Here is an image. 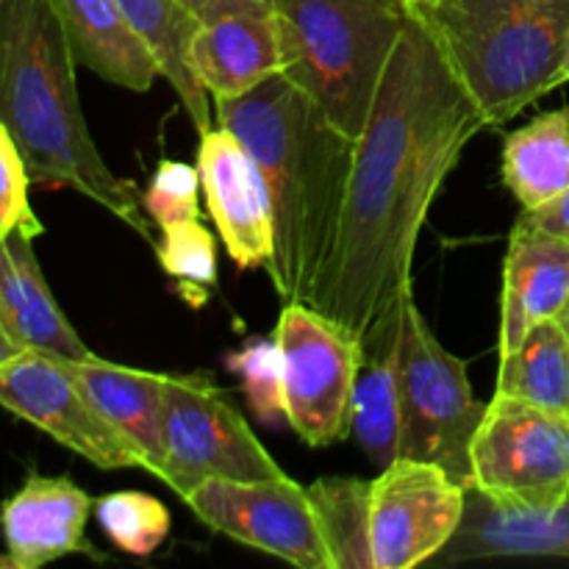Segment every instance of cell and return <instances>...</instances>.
Returning <instances> with one entry per match:
<instances>
[{"label": "cell", "mask_w": 569, "mask_h": 569, "mask_svg": "<svg viewBox=\"0 0 569 569\" xmlns=\"http://www.w3.org/2000/svg\"><path fill=\"white\" fill-rule=\"evenodd\" d=\"M0 409L31 422L100 470H144L139 450L100 415L64 359L20 350L3 361Z\"/></svg>", "instance_id": "30bf717a"}, {"label": "cell", "mask_w": 569, "mask_h": 569, "mask_svg": "<svg viewBox=\"0 0 569 569\" xmlns=\"http://www.w3.org/2000/svg\"><path fill=\"white\" fill-rule=\"evenodd\" d=\"M189 11L200 20L231 14V11H259L270 9V0H181Z\"/></svg>", "instance_id": "1f68e13d"}, {"label": "cell", "mask_w": 569, "mask_h": 569, "mask_svg": "<svg viewBox=\"0 0 569 569\" xmlns=\"http://www.w3.org/2000/svg\"><path fill=\"white\" fill-rule=\"evenodd\" d=\"M283 76L345 137L359 139L409 11L400 0H270Z\"/></svg>", "instance_id": "5b68a950"}, {"label": "cell", "mask_w": 569, "mask_h": 569, "mask_svg": "<svg viewBox=\"0 0 569 569\" xmlns=\"http://www.w3.org/2000/svg\"><path fill=\"white\" fill-rule=\"evenodd\" d=\"M495 556H556L569 559V495L545 511L498 506L467 487V511L453 542L433 561L459 565Z\"/></svg>", "instance_id": "d6986e66"}, {"label": "cell", "mask_w": 569, "mask_h": 569, "mask_svg": "<svg viewBox=\"0 0 569 569\" xmlns=\"http://www.w3.org/2000/svg\"><path fill=\"white\" fill-rule=\"evenodd\" d=\"M500 176L522 211L569 189V103L542 111L503 139Z\"/></svg>", "instance_id": "603a6c76"}, {"label": "cell", "mask_w": 569, "mask_h": 569, "mask_svg": "<svg viewBox=\"0 0 569 569\" xmlns=\"http://www.w3.org/2000/svg\"><path fill=\"white\" fill-rule=\"evenodd\" d=\"M31 183L26 159H22L6 122L0 120V237L26 233V237L37 239L44 231L39 217L33 214L31 200H28Z\"/></svg>", "instance_id": "f546056e"}, {"label": "cell", "mask_w": 569, "mask_h": 569, "mask_svg": "<svg viewBox=\"0 0 569 569\" xmlns=\"http://www.w3.org/2000/svg\"><path fill=\"white\" fill-rule=\"evenodd\" d=\"M470 459V487L492 503L553 509L569 495V415L495 392Z\"/></svg>", "instance_id": "52a82bcc"}, {"label": "cell", "mask_w": 569, "mask_h": 569, "mask_svg": "<svg viewBox=\"0 0 569 569\" xmlns=\"http://www.w3.org/2000/svg\"><path fill=\"white\" fill-rule=\"evenodd\" d=\"M569 300V242L517 217L509 233L500 292V356L511 353L533 326L556 320Z\"/></svg>", "instance_id": "2e32d148"}, {"label": "cell", "mask_w": 569, "mask_h": 569, "mask_svg": "<svg viewBox=\"0 0 569 569\" xmlns=\"http://www.w3.org/2000/svg\"><path fill=\"white\" fill-rule=\"evenodd\" d=\"M283 361L287 422L309 448H331L350 433L361 342L306 303H283L276 322Z\"/></svg>", "instance_id": "9c48e42d"}, {"label": "cell", "mask_w": 569, "mask_h": 569, "mask_svg": "<svg viewBox=\"0 0 569 569\" xmlns=\"http://www.w3.org/2000/svg\"><path fill=\"white\" fill-rule=\"evenodd\" d=\"M0 120L33 183L72 189L156 244L137 187L109 170L89 133L76 59L48 0H9L0 9Z\"/></svg>", "instance_id": "3957f363"}, {"label": "cell", "mask_w": 569, "mask_h": 569, "mask_svg": "<svg viewBox=\"0 0 569 569\" xmlns=\"http://www.w3.org/2000/svg\"><path fill=\"white\" fill-rule=\"evenodd\" d=\"M370 487L365 478H320L306 489L331 569H376L370 545Z\"/></svg>", "instance_id": "d4e9b609"}, {"label": "cell", "mask_w": 569, "mask_h": 569, "mask_svg": "<svg viewBox=\"0 0 569 569\" xmlns=\"http://www.w3.org/2000/svg\"><path fill=\"white\" fill-rule=\"evenodd\" d=\"M200 172L183 161L161 159L142 192V209L156 228L176 226L183 220H200Z\"/></svg>", "instance_id": "f1b7e54d"}, {"label": "cell", "mask_w": 569, "mask_h": 569, "mask_svg": "<svg viewBox=\"0 0 569 569\" xmlns=\"http://www.w3.org/2000/svg\"><path fill=\"white\" fill-rule=\"evenodd\" d=\"M565 78L569 83V33H567V56H565Z\"/></svg>", "instance_id": "8d00e7d4"}, {"label": "cell", "mask_w": 569, "mask_h": 569, "mask_svg": "<svg viewBox=\"0 0 569 569\" xmlns=\"http://www.w3.org/2000/svg\"><path fill=\"white\" fill-rule=\"evenodd\" d=\"M161 270L181 283L183 298L192 306H203L206 289L217 283L214 237L200 220H183L161 228V239L153 244Z\"/></svg>", "instance_id": "4316f807"}, {"label": "cell", "mask_w": 569, "mask_h": 569, "mask_svg": "<svg viewBox=\"0 0 569 569\" xmlns=\"http://www.w3.org/2000/svg\"><path fill=\"white\" fill-rule=\"evenodd\" d=\"M214 114L253 153L270 192L276 250L267 276L283 303L309 306L337 237L356 139L283 72L242 98L217 100Z\"/></svg>", "instance_id": "7a4b0ae2"}, {"label": "cell", "mask_w": 569, "mask_h": 569, "mask_svg": "<svg viewBox=\"0 0 569 569\" xmlns=\"http://www.w3.org/2000/svg\"><path fill=\"white\" fill-rule=\"evenodd\" d=\"M0 322L22 350L64 361L94 356L56 303L26 233L0 237Z\"/></svg>", "instance_id": "e0dca14e"}, {"label": "cell", "mask_w": 569, "mask_h": 569, "mask_svg": "<svg viewBox=\"0 0 569 569\" xmlns=\"http://www.w3.org/2000/svg\"><path fill=\"white\" fill-rule=\"evenodd\" d=\"M200 189L217 233L239 270H259L272 261V206L261 167L242 139L214 122L200 133Z\"/></svg>", "instance_id": "4fadbf2b"}, {"label": "cell", "mask_w": 569, "mask_h": 569, "mask_svg": "<svg viewBox=\"0 0 569 569\" xmlns=\"http://www.w3.org/2000/svg\"><path fill=\"white\" fill-rule=\"evenodd\" d=\"M94 500L67 476L28 472L0 503V537L17 569H39L64 556H94L87 520Z\"/></svg>", "instance_id": "5bb4252c"}, {"label": "cell", "mask_w": 569, "mask_h": 569, "mask_svg": "<svg viewBox=\"0 0 569 569\" xmlns=\"http://www.w3.org/2000/svg\"><path fill=\"white\" fill-rule=\"evenodd\" d=\"M67 365L100 415L139 450L144 472L159 478L164 470V395L170 376L114 365L100 356Z\"/></svg>", "instance_id": "44dd1931"}, {"label": "cell", "mask_w": 569, "mask_h": 569, "mask_svg": "<svg viewBox=\"0 0 569 569\" xmlns=\"http://www.w3.org/2000/svg\"><path fill=\"white\" fill-rule=\"evenodd\" d=\"M400 3H403L406 11H409V14H411V11H415L420 3H426V0H400Z\"/></svg>", "instance_id": "d590c367"}, {"label": "cell", "mask_w": 569, "mask_h": 569, "mask_svg": "<svg viewBox=\"0 0 569 569\" xmlns=\"http://www.w3.org/2000/svg\"><path fill=\"white\" fill-rule=\"evenodd\" d=\"M76 64L131 92H148L161 78L159 61L114 0H48Z\"/></svg>", "instance_id": "ffe728a7"}, {"label": "cell", "mask_w": 569, "mask_h": 569, "mask_svg": "<svg viewBox=\"0 0 569 569\" xmlns=\"http://www.w3.org/2000/svg\"><path fill=\"white\" fill-rule=\"evenodd\" d=\"M189 67L214 103L253 92L283 72L281 33L272 11H231L200 20L189 39Z\"/></svg>", "instance_id": "9a60e30c"}, {"label": "cell", "mask_w": 569, "mask_h": 569, "mask_svg": "<svg viewBox=\"0 0 569 569\" xmlns=\"http://www.w3.org/2000/svg\"><path fill=\"white\" fill-rule=\"evenodd\" d=\"M6 3H9V0H0V9H3V6H6Z\"/></svg>", "instance_id": "74e56055"}, {"label": "cell", "mask_w": 569, "mask_h": 569, "mask_svg": "<svg viewBox=\"0 0 569 569\" xmlns=\"http://www.w3.org/2000/svg\"><path fill=\"white\" fill-rule=\"evenodd\" d=\"M20 350H22L20 345L9 337V331H6L3 322H0V365H3V361H9L11 356L20 353Z\"/></svg>", "instance_id": "d6a6232c"}, {"label": "cell", "mask_w": 569, "mask_h": 569, "mask_svg": "<svg viewBox=\"0 0 569 569\" xmlns=\"http://www.w3.org/2000/svg\"><path fill=\"white\" fill-rule=\"evenodd\" d=\"M94 517L109 542L128 556H150L170 537V511L144 492H109L94 500Z\"/></svg>", "instance_id": "484cf974"}, {"label": "cell", "mask_w": 569, "mask_h": 569, "mask_svg": "<svg viewBox=\"0 0 569 569\" xmlns=\"http://www.w3.org/2000/svg\"><path fill=\"white\" fill-rule=\"evenodd\" d=\"M400 392L398 456L439 465L470 487L472 437L487 406L478 403L465 361L439 342L415 298L406 303Z\"/></svg>", "instance_id": "8992f818"}, {"label": "cell", "mask_w": 569, "mask_h": 569, "mask_svg": "<svg viewBox=\"0 0 569 569\" xmlns=\"http://www.w3.org/2000/svg\"><path fill=\"white\" fill-rule=\"evenodd\" d=\"M411 14L489 128L567 83L569 0H426Z\"/></svg>", "instance_id": "277c9868"}, {"label": "cell", "mask_w": 569, "mask_h": 569, "mask_svg": "<svg viewBox=\"0 0 569 569\" xmlns=\"http://www.w3.org/2000/svg\"><path fill=\"white\" fill-rule=\"evenodd\" d=\"M556 320L561 322V328H565V333H567V339H569V300H567V306H565V309H561V315L556 317Z\"/></svg>", "instance_id": "836d02e7"}, {"label": "cell", "mask_w": 569, "mask_h": 569, "mask_svg": "<svg viewBox=\"0 0 569 569\" xmlns=\"http://www.w3.org/2000/svg\"><path fill=\"white\" fill-rule=\"evenodd\" d=\"M487 120L409 14L367 128L353 144L342 217L309 306L356 342L411 298L428 211Z\"/></svg>", "instance_id": "6da1fadb"}, {"label": "cell", "mask_w": 569, "mask_h": 569, "mask_svg": "<svg viewBox=\"0 0 569 569\" xmlns=\"http://www.w3.org/2000/svg\"><path fill=\"white\" fill-rule=\"evenodd\" d=\"M114 3L159 61L161 78L178 94L198 133L209 131L214 126V109H211L214 100L200 87L189 67V39L198 28V17L181 0H114Z\"/></svg>", "instance_id": "7402d4cb"}, {"label": "cell", "mask_w": 569, "mask_h": 569, "mask_svg": "<svg viewBox=\"0 0 569 569\" xmlns=\"http://www.w3.org/2000/svg\"><path fill=\"white\" fill-rule=\"evenodd\" d=\"M520 217H526L531 226L542 228V231H548V233H556V237L567 239L569 242V189H565L559 198L542 203L539 209L522 211Z\"/></svg>", "instance_id": "4dcf8cb0"}, {"label": "cell", "mask_w": 569, "mask_h": 569, "mask_svg": "<svg viewBox=\"0 0 569 569\" xmlns=\"http://www.w3.org/2000/svg\"><path fill=\"white\" fill-rule=\"evenodd\" d=\"M0 569H17L9 553H0Z\"/></svg>", "instance_id": "e575fe53"}, {"label": "cell", "mask_w": 569, "mask_h": 569, "mask_svg": "<svg viewBox=\"0 0 569 569\" xmlns=\"http://www.w3.org/2000/svg\"><path fill=\"white\" fill-rule=\"evenodd\" d=\"M467 487L439 465L398 459L370 487V545L376 569L433 561L459 533Z\"/></svg>", "instance_id": "8fae6325"}, {"label": "cell", "mask_w": 569, "mask_h": 569, "mask_svg": "<svg viewBox=\"0 0 569 569\" xmlns=\"http://www.w3.org/2000/svg\"><path fill=\"white\" fill-rule=\"evenodd\" d=\"M406 303L409 298L387 311L361 339V370L356 378L350 433L365 450L367 459L381 470L398 459L400 448Z\"/></svg>", "instance_id": "ac0fdd59"}, {"label": "cell", "mask_w": 569, "mask_h": 569, "mask_svg": "<svg viewBox=\"0 0 569 569\" xmlns=\"http://www.w3.org/2000/svg\"><path fill=\"white\" fill-rule=\"evenodd\" d=\"M214 533L300 569H331L309 495L281 481H206L183 498Z\"/></svg>", "instance_id": "7c38bea8"}, {"label": "cell", "mask_w": 569, "mask_h": 569, "mask_svg": "<svg viewBox=\"0 0 569 569\" xmlns=\"http://www.w3.org/2000/svg\"><path fill=\"white\" fill-rule=\"evenodd\" d=\"M228 370L242 383L250 411L264 426L287 422V392H283V361L276 337H253L226 359Z\"/></svg>", "instance_id": "83f0119b"}, {"label": "cell", "mask_w": 569, "mask_h": 569, "mask_svg": "<svg viewBox=\"0 0 569 569\" xmlns=\"http://www.w3.org/2000/svg\"><path fill=\"white\" fill-rule=\"evenodd\" d=\"M289 478L237 406L203 376H170L164 395V470L159 481L187 498L206 481Z\"/></svg>", "instance_id": "ba28073f"}, {"label": "cell", "mask_w": 569, "mask_h": 569, "mask_svg": "<svg viewBox=\"0 0 569 569\" xmlns=\"http://www.w3.org/2000/svg\"><path fill=\"white\" fill-rule=\"evenodd\" d=\"M495 392L569 415V339L559 320H542L500 356Z\"/></svg>", "instance_id": "cb8c5ba5"}]
</instances>
